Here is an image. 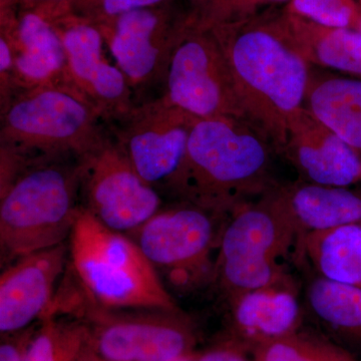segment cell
Instances as JSON below:
<instances>
[{
  "mask_svg": "<svg viewBox=\"0 0 361 361\" xmlns=\"http://www.w3.org/2000/svg\"><path fill=\"white\" fill-rule=\"evenodd\" d=\"M211 32L231 71L244 121L282 154L289 120L303 108L311 66L287 37L280 8Z\"/></svg>",
  "mask_w": 361,
  "mask_h": 361,
  "instance_id": "obj_1",
  "label": "cell"
},
{
  "mask_svg": "<svg viewBox=\"0 0 361 361\" xmlns=\"http://www.w3.org/2000/svg\"><path fill=\"white\" fill-rule=\"evenodd\" d=\"M0 155L2 264L68 242L82 209L80 157Z\"/></svg>",
  "mask_w": 361,
  "mask_h": 361,
  "instance_id": "obj_2",
  "label": "cell"
},
{
  "mask_svg": "<svg viewBox=\"0 0 361 361\" xmlns=\"http://www.w3.org/2000/svg\"><path fill=\"white\" fill-rule=\"evenodd\" d=\"M269 142L236 118H196L169 193L218 216L279 186Z\"/></svg>",
  "mask_w": 361,
  "mask_h": 361,
  "instance_id": "obj_3",
  "label": "cell"
},
{
  "mask_svg": "<svg viewBox=\"0 0 361 361\" xmlns=\"http://www.w3.org/2000/svg\"><path fill=\"white\" fill-rule=\"evenodd\" d=\"M68 247L73 273L90 302L111 310L180 311L135 240L106 227L84 208Z\"/></svg>",
  "mask_w": 361,
  "mask_h": 361,
  "instance_id": "obj_4",
  "label": "cell"
},
{
  "mask_svg": "<svg viewBox=\"0 0 361 361\" xmlns=\"http://www.w3.org/2000/svg\"><path fill=\"white\" fill-rule=\"evenodd\" d=\"M101 111L68 80L26 87L1 106L0 149L23 156H85L108 132Z\"/></svg>",
  "mask_w": 361,
  "mask_h": 361,
  "instance_id": "obj_5",
  "label": "cell"
},
{
  "mask_svg": "<svg viewBox=\"0 0 361 361\" xmlns=\"http://www.w3.org/2000/svg\"><path fill=\"white\" fill-rule=\"evenodd\" d=\"M301 238L275 189L229 214L221 229L213 282L232 300L281 283L283 260Z\"/></svg>",
  "mask_w": 361,
  "mask_h": 361,
  "instance_id": "obj_6",
  "label": "cell"
},
{
  "mask_svg": "<svg viewBox=\"0 0 361 361\" xmlns=\"http://www.w3.org/2000/svg\"><path fill=\"white\" fill-rule=\"evenodd\" d=\"M220 216L182 201L161 208L129 236L166 287L188 291L213 281Z\"/></svg>",
  "mask_w": 361,
  "mask_h": 361,
  "instance_id": "obj_7",
  "label": "cell"
},
{
  "mask_svg": "<svg viewBox=\"0 0 361 361\" xmlns=\"http://www.w3.org/2000/svg\"><path fill=\"white\" fill-rule=\"evenodd\" d=\"M68 304L104 361H174L195 353L196 331L180 311L106 310L85 298Z\"/></svg>",
  "mask_w": 361,
  "mask_h": 361,
  "instance_id": "obj_8",
  "label": "cell"
},
{
  "mask_svg": "<svg viewBox=\"0 0 361 361\" xmlns=\"http://www.w3.org/2000/svg\"><path fill=\"white\" fill-rule=\"evenodd\" d=\"M80 160V205L106 227L130 235L163 208L160 192L137 174L111 133Z\"/></svg>",
  "mask_w": 361,
  "mask_h": 361,
  "instance_id": "obj_9",
  "label": "cell"
},
{
  "mask_svg": "<svg viewBox=\"0 0 361 361\" xmlns=\"http://www.w3.org/2000/svg\"><path fill=\"white\" fill-rule=\"evenodd\" d=\"M163 97L198 118L244 121L231 71L212 32L188 25L173 52Z\"/></svg>",
  "mask_w": 361,
  "mask_h": 361,
  "instance_id": "obj_10",
  "label": "cell"
},
{
  "mask_svg": "<svg viewBox=\"0 0 361 361\" xmlns=\"http://www.w3.org/2000/svg\"><path fill=\"white\" fill-rule=\"evenodd\" d=\"M196 118L160 97L135 104L111 123V134L137 174L161 193L170 191L184 161Z\"/></svg>",
  "mask_w": 361,
  "mask_h": 361,
  "instance_id": "obj_11",
  "label": "cell"
},
{
  "mask_svg": "<svg viewBox=\"0 0 361 361\" xmlns=\"http://www.w3.org/2000/svg\"><path fill=\"white\" fill-rule=\"evenodd\" d=\"M97 26L130 87L141 92L164 85L173 52L187 27V11L171 1L121 14Z\"/></svg>",
  "mask_w": 361,
  "mask_h": 361,
  "instance_id": "obj_12",
  "label": "cell"
},
{
  "mask_svg": "<svg viewBox=\"0 0 361 361\" xmlns=\"http://www.w3.org/2000/svg\"><path fill=\"white\" fill-rule=\"evenodd\" d=\"M44 9L56 27L66 61V77L101 111L106 123L122 118L137 104L134 90L116 65L106 56L103 33L99 26L68 13Z\"/></svg>",
  "mask_w": 361,
  "mask_h": 361,
  "instance_id": "obj_13",
  "label": "cell"
},
{
  "mask_svg": "<svg viewBox=\"0 0 361 361\" xmlns=\"http://www.w3.org/2000/svg\"><path fill=\"white\" fill-rule=\"evenodd\" d=\"M70 260L68 242L16 259L0 277V332L32 326L49 313Z\"/></svg>",
  "mask_w": 361,
  "mask_h": 361,
  "instance_id": "obj_14",
  "label": "cell"
},
{
  "mask_svg": "<svg viewBox=\"0 0 361 361\" xmlns=\"http://www.w3.org/2000/svg\"><path fill=\"white\" fill-rule=\"evenodd\" d=\"M282 155L303 182L349 187L361 180V157L305 108L289 120Z\"/></svg>",
  "mask_w": 361,
  "mask_h": 361,
  "instance_id": "obj_15",
  "label": "cell"
},
{
  "mask_svg": "<svg viewBox=\"0 0 361 361\" xmlns=\"http://www.w3.org/2000/svg\"><path fill=\"white\" fill-rule=\"evenodd\" d=\"M11 4H1V32L13 47L14 92L68 80L63 42L49 16L39 6H26L16 16Z\"/></svg>",
  "mask_w": 361,
  "mask_h": 361,
  "instance_id": "obj_16",
  "label": "cell"
},
{
  "mask_svg": "<svg viewBox=\"0 0 361 361\" xmlns=\"http://www.w3.org/2000/svg\"><path fill=\"white\" fill-rule=\"evenodd\" d=\"M281 283L247 292L230 300L233 341L250 350L258 344L301 329L302 314L297 297Z\"/></svg>",
  "mask_w": 361,
  "mask_h": 361,
  "instance_id": "obj_17",
  "label": "cell"
},
{
  "mask_svg": "<svg viewBox=\"0 0 361 361\" xmlns=\"http://www.w3.org/2000/svg\"><path fill=\"white\" fill-rule=\"evenodd\" d=\"M290 214L301 243L311 232L360 224L361 191L348 187H329L300 182L275 189Z\"/></svg>",
  "mask_w": 361,
  "mask_h": 361,
  "instance_id": "obj_18",
  "label": "cell"
},
{
  "mask_svg": "<svg viewBox=\"0 0 361 361\" xmlns=\"http://www.w3.org/2000/svg\"><path fill=\"white\" fill-rule=\"evenodd\" d=\"M280 18L292 45L310 66L361 78V33L353 28L317 25L280 8Z\"/></svg>",
  "mask_w": 361,
  "mask_h": 361,
  "instance_id": "obj_19",
  "label": "cell"
},
{
  "mask_svg": "<svg viewBox=\"0 0 361 361\" xmlns=\"http://www.w3.org/2000/svg\"><path fill=\"white\" fill-rule=\"evenodd\" d=\"M303 108L361 157V78L310 70Z\"/></svg>",
  "mask_w": 361,
  "mask_h": 361,
  "instance_id": "obj_20",
  "label": "cell"
},
{
  "mask_svg": "<svg viewBox=\"0 0 361 361\" xmlns=\"http://www.w3.org/2000/svg\"><path fill=\"white\" fill-rule=\"evenodd\" d=\"M306 303L325 337L349 353L361 351V288L318 276L308 285Z\"/></svg>",
  "mask_w": 361,
  "mask_h": 361,
  "instance_id": "obj_21",
  "label": "cell"
},
{
  "mask_svg": "<svg viewBox=\"0 0 361 361\" xmlns=\"http://www.w3.org/2000/svg\"><path fill=\"white\" fill-rule=\"evenodd\" d=\"M301 249L319 276L361 288L360 224L308 233Z\"/></svg>",
  "mask_w": 361,
  "mask_h": 361,
  "instance_id": "obj_22",
  "label": "cell"
},
{
  "mask_svg": "<svg viewBox=\"0 0 361 361\" xmlns=\"http://www.w3.org/2000/svg\"><path fill=\"white\" fill-rule=\"evenodd\" d=\"M90 346V331L80 316L54 307L37 322L25 361H75Z\"/></svg>",
  "mask_w": 361,
  "mask_h": 361,
  "instance_id": "obj_23",
  "label": "cell"
},
{
  "mask_svg": "<svg viewBox=\"0 0 361 361\" xmlns=\"http://www.w3.org/2000/svg\"><path fill=\"white\" fill-rule=\"evenodd\" d=\"M256 361H361L324 336L299 329L250 349Z\"/></svg>",
  "mask_w": 361,
  "mask_h": 361,
  "instance_id": "obj_24",
  "label": "cell"
},
{
  "mask_svg": "<svg viewBox=\"0 0 361 361\" xmlns=\"http://www.w3.org/2000/svg\"><path fill=\"white\" fill-rule=\"evenodd\" d=\"M187 2L188 25L207 32L245 20L262 8L258 0H187Z\"/></svg>",
  "mask_w": 361,
  "mask_h": 361,
  "instance_id": "obj_25",
  "label": "cell"
},
{
  "mask_svg": "<svg viewBox=\"0 0 361 361\" xmlns=\"http://www.w3.org/2000/svg\"><path fill=\"white\" fill-rule=\"evenodd\" d=\"M283 9L329 27L355 30L360 16L357 0H291Z\"/></svg>",
  "mask_w": 361,
  "mask_h": 361,
  "instance_id": "obj_26",
  "label": "cell"
},
{
  "mask_svg": "<svg viewBox=\"0 0 361 361\" xmlns=\"http://www.w3.org/2000/svg\"><path fill=\"white\" fill-rule=\"evenodd\" d=\"M171 1L174 0H61L47 6L56 13L71 14L99 25L121 14Z\"/></svg>",
  "mask_w": 361,
  "mask_h": 361,
  "instance_id": "obj_27",
  "label": "cell"
},
{
  "mask_svg": "<svg viewBox=\"0 0 361 361\" xmlns=\"http://www.w3.org/2000/svg\"><path fill=\"white\" fill-rule=\"evenodd\" d=\"M195 361H256L249 349L230 338L206 349L194 353Z\"/></svg>",
  "mask_w": 361,
  "mask_h": 361,
  "instance_id": "obj_28",
  "label": "cell"
},
{
  "mask_svg": "<svg viewBox=\"0 0 361 361\" xmlns=\"http://www.w3.org/2000/svg\"><path fill=\"white\" fill-rule=\"evenodd\" d=\"M37 326V324L35 323L27 329L2 336V341L0 344V361H25L28 344Z\"/></svg>",
  "mask_w": 361,
  "mask_h": 361,
  "instance_id": "obj_29",
  "label": "cell"
},
{
  "mask_svg": "<svg viewBox=\"0 0 361 361\" xmlns=\"http://www.w3.org/2000/svg\"><path fill=\"white\" fill-rule=\"evenodd\" d=\"M75 361H104L102 360L101 357H99V355H97L96 353H94V350H92V348H90V345L89 348L85 349L84 353H82V355L80 356V357L78 358L77 360Z\"/></svg>",
  "mask_w": 361,
  "mask_h": 361,
  "instance_id": "obj_30",
  "label": "cell"
},
{
  "mask_svg": "<svg viewBox=\"0 0 361 361\" xmlns=\"http://www.w3.org/2000/svg\"><path fill=\"white\" fill-rule=\"evenodd\" d=\"M25 4V6H35L39 4H54V2L61 1V0H20Z\"/></svg>",
  "mask_w": 361,
  "mask_h": 361,
  "instance_id": "obj_31",
  "label": "cell"
},
{
  "mask_svg": "<svg viewBox=\"0 0 361 361\" xmlns=\"http://www.w3.org/2000/svg\"><path fill=\"white\" fill-rule=\"evenodd\" d=\"M289 1H291V0H258L261 7L266 6H275L281 4H287Z\"/></svg>",
  "mask_w": 361,
  "mask_h": 361,
  "instance_id": "obj_32",
  "label": "cell"
},
{
  "mask_svg": "<svg viewBox=\"0 0 361 361\" xmlns=\"http://www.w3.org/2000/svg\"><path fill=\"white\" fill-rule=\"evenodd\" d=\"M358 7H360V16H358L357 25H356L355 30L361 33V0H357Z\"/></svg>",
  "mask_w": 361,
  "mask_h": 361,
  "instance_id": "obj_33",
  "label": "cell"
},
{
  "mask_svg": "<svg viewBox=\"0 0 361 361\" xmlns=\"http://www.w3.org/2000/svg\"><path fill=\"white\" fill-rule=\"evenodd\" d=\"M174 361H195L193 355L184 356V357L178 358V360H176Z\"/></svg>",
  "mask_w": 361,
  "mask_h": 361,
  "instance_id": "obj_34",
  "label": "cell"
},
{
  "mask_svg": "<svg viewBox=\"0 0 361 361\" xmlns=\"http://www.w3.org/2000/svg\"><path fill=\"white\" fill-rule=\"evenodd\" d=\"M360 225H361V223H360Z\"/></svg>",
  "mask_w": 361,
  "mask_h": 361,
  "instance_id": "obj_35",
  "label": "cell"
}]
</instances>
